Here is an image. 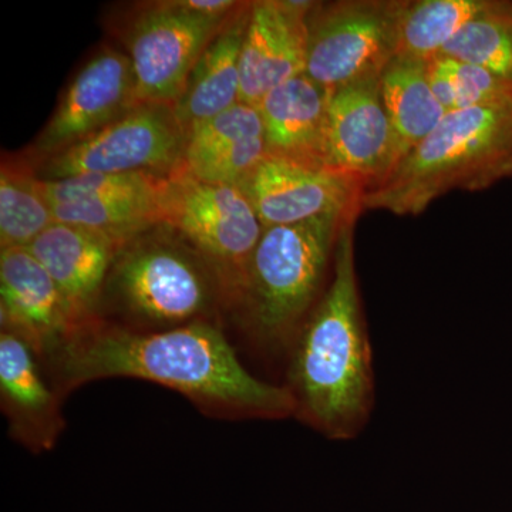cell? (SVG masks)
Instances as JSON below:
<instances>
[{
	"instance_id": "26",
	"label": "cell",
	"mask_w": 512,
	"mask_h": 512,
	"mask_svg": "<svg viewBox=\"0 0 512 512\" xmlns=\"http://www.w3.org/2000/svg\"><path fill=\"white\" fill-rule=\"evenodd\" d=\"M448 62L456 83L457 110L512 106L511 82L476 64L451 57Z\"/></svg>"
},
{
	"instance_id": "13",
	"label": "cell",
	"mask_w": 512,
	"mask_h": 512,
	"mask_svg": "<svg viewBox=\"0 0 512 512\" xmlns=\"http://www.w3.org/2000/svg\"><path fill=\"white\" fill-rule=\"evenodd\" d=\"M0 322L45 360L79 329L52 276L26 248L0 251Z\"/></svg>"
},
{
	"instance_id": "9",
	"label": "cell",
	"mask_w": 512,
	"mask_h": 512,
	"mask_svg": "<svg viewBox=\"0 0 512 512\" xmlns=\"http://www.w3.org/2000/svg\"><path fill=\"white\" fill-rule=\"evenodd\" d=\"M185 131L173 107L137 104L113 123L43 161L42 180L82 174H168L183 164Z\"/></svg>"
},
{
	"instance_id": "23",
	"label": "cell",
	"mask_w": 512,
	"mask_h": 512,
	"mask_svg": "<svg viewBox=\"0 0 512 512\" xmlns=\"http://www.w3.org/2000/svg\"><path fill=\"white\" fill-rule=\"evenodd\" d=\"M440 55L476 64L512 83V2L488 0Z\"/></svg>"
},
{
	"instance_id": "24",
	"label": "cell",
	"mask_w": 512,
	"mask_h": 512,
	"mask_svg": "<svg viewBox=\"0 0 512 512\" xmlns=\"http://www.w3.org/2000/svg\"><path fill=\"white\" fill-rule=\"evenodd\" d=\"M262 136L264 124L258 107L235 104L187 131L183 163L191 167L235 144Z\"/></svg>"
},
{
	"instance_id": "21",
	"label": "cell",
	"mask_w": 512,
	"mask_h": 512,
	"mask_svg": "<svg viewBox=\"0 0 512 512\" xmlns=\"http://www.w3.org/2000/svg\"><path fill=\"white\" fill-rule=\"evenodd\" d=\"M488 0H416L407 5L397 56L427 62L487 6Z\"/></svg>"
},
{
	"instance_id": "19",
	"label": "cell",
	"mask_w": 512,
	"mask_h": 512,
	"mask_svg": "<svg viewBox=\"0 0 512 512\" xmlns=\"http://www.w3.org/2000/svg\"><path fill=\"white\" fill-rule=\"evenodd\" d=\"M380 92L402 161L439 126L447 111L431 92L426 62L420 60L394 57L380 76Z\"/></svg>"
},
{
	"instance_id": "11",
	"label": "cell",
	"mask_w": 512,
	"mask_h": 512,
	"mask_svg": "<svg viewBox=\"0 0 512 512\" xmlns=\"http://www.w3.org/2000/svg\"><path fill=\"white\" fill-rule=\"evenodd\" d=\"M137 106L130 60L106 47L94 53L67 84L56 110L33 143L37 160L62 153Z\"/></svg>"
},
{
	"instance_id": "3",
	"label": "cell",
	"mask_w": 512,
	"mask_h": 512,
	"mask_svg": "<svg viewBox=\"0 0 512 512\" xmlns=\"http://www.w3.org/2000/svg\"><path fill=\"white\" fill-rule=\"evenodd\" d=\"M512 175V106L450 111L362 197L363 210L419 215L454 190L478 191Z\"/></svg>"
},
{
	"instance_id": "22",
	"label": "cell",
	"mask_w": 512,
	"mask_h": 512,
	"mask_svg": "<svg viewBox=\"0 0 512 512\" xmlns=\"http://www.w3.org/2000/svg\"><path fill=\"white\" fill-rule=\"evenodd\" d=\"M158 194L160 190L150 195L66 202L50 205V208L55 222L92 229L124 245L156 225H161Z\"/></svg>"
},
{
	"instance_id": "2",
	"label": "cell",
	"mask_w": 512,
	"mask_h": 512,
	"mask_svg": "<svg viewBox=\"0 0 512 512\" xmlns=\"http://www.w3.org/2000/svg\"><path fill=\"white\" fill-rule=\"evenodd\" d=\"M342 222L333 275L288 352V387L295 416L330 440L355 439L373 409L372 348L355 265V222Z\"/></svg>"
},
{
	"instance_id": "4",
	"label": "cell",
	"mask_w": 512,
	"mask_h": 512,
	"mask_svg": "<svg viewBox=\"0 0 512 512\" xmlns=\"http://www.w3.org/2000/svg\"><path fill=\"white\" fill-rule=\"evenodd\" d=\"M356 211L264 229L237 305L259 345L291 348L322 289L342 222Z\"/></svg>"
},
{
	"instance_id": "27",
	"label": "cell",
	"mask_w": 512,
	"mask_h": 512,
	"mask_svg": "<svg viewBox=\"0 0 512 512\" xmlns=\"http://www.w3.org/2000/svg\"><path fill=\"white\" fill-rule=\"evenodd\" d=\"M427 80H429L431 92L440 101L447 113L457 110V90L451 73L448 57L437 55L426 62Z\"/></svg>"
},
{
	"instance_id": "6",
	"label": "cell",
	"mask_w": 512,
	"mask_h": 512,
	"mask_svg": "<svg viewBox=\"0 0 512 512\" xmlns=\"http://www.w3.org/2000/svg\"><path fill=\"white\" fill-rule=\"evenodd\" d=\"M161 225L180 235L214 269L227 303L237 306L264 227L238 185L198 180L184 164L165 174Z\"/></svg>"
},
{
	"instance_id": "1",
	"label": "cell",
	"mask_w": 512,
	"mask_h": 512,
	"mask_svg": "<svg viewBox=\"0 0 512 512\" xmlns=\"http://www.w3.org/2000/svg\"><path fill=\"white\" fill-rule=\"evenodd\" d=\"M47 362L60 394L97 380L130 377L183 394L211 416H295L288 387L251 375L215 323L137 330L97 319L77 329Z\"/></svg>"
},
{
	"instance_id": "18",
	"label": "cell",
	"mask_w": 512,
	"mask_h": 512,
	"mask_svg": "<svg viewBox=\"0 0 512 512\" xmlns=\"http://www.w3.org/2000/svg\"><path fill=\"white\" fill-rule=\"evenodd\" d=\"M251 3H239L192 69L183 96L174 106L185 134L195 124L239 103L241 53Z\"/></svg>"
},
{
	"instance_id": "17",
	"label": "cell",
	"mask_w": 512,
	"mask_h": 512,
	"mask_svg": "<svg viewBox=\"0 0 512 512\" xmlns=\"http://www.w3.org/2000/svg\"><path fill=\"white\" fill-rule=\"evenodd\" d=\"M330 90L306 73L266 93L258 104L268 156L330 168L328 109Z\"/></svg>"
},
{
	"instance_id": "14",
	"label": "cell",
	"mask_w": 512,
	"mask_h": 512,
	"mask_svg": "<svg viewBox=\"0 0 512 512\" xmlns=\"http://www.w3.org/2000/svg\"><path fill=\"white\" fill-rule=\"evenodd\" d=\"M315 2L259 0L251 3L241 53L239 103L258 107L265 94L305 73L309 10Z\"/></svg>"
},
{
	"instance_id": "20",
	"label": "cell",
	"mask_w": 512,
	"mask_h": 512,
	"mask_svg": "<svg viewBox=\"0 0 512 512\" xmlns=\"http://www.w3.org/2000/svg\"><path fill=\"white\" fill-rule=\"evenodd\" d=\"M52 208L42 192V178L22 158L3 157L0 168V247L28 248L50 225Z\"/></svg>"
},
{
	"instance_id": "5",
	"label": "cell",
	"mask_w": 512,
	"mask_h": 512,
	"mask_svg": "<svg viewBox=\"0 0 512 512\" xmlns=\"http://www.w3.org/2000/svg\"><path fill=\"white\" fill-rule=\"evenodd\" d=\"M150 231L121 247L104 295L140 323L137 330L214 323L218 303H227L214 269L184 239Z\"/></svg>"
},
{
	"instance_id": "10",
	"label": "cell",
	"mask_w": 512,
	"mask_h": 512,
	"mask_svg": "<svg viewBox=\"0 0 512 512\" xmlns=\"http://www.w3.org/2000/svg\"><path fill=\"white\" fill-rule=\"evenodd\" d=\"M238 187L264 229L363 210L366 190L352 175L268 154Z\"/></svg>"
},
{
	"instance_id": "16",
	"label": "cell",
	"mask_w": 512,
	"mask_h": 512,
	"mask_svg": "<svg viewBox=\"0 0 512 512\" xmlns=\"http://www.w3.org/2000/svg\"><path fill=\"white\" fill-rule=\"evenodd\" d=\"M40 357L15 333H0V402L9 433L33 453H47L62 436L60 394L43 377Z\"/></svg>"
},
{
	"instance_id": "12",
	"label": "cell",
	"mask_w": 512,
	"mask_h": 512,
	"mask_svg": "<svg viewBox=\"0 0 512 512\" xmlns=\"http://www.w3.org/2000/svg\"><path fill=\"white\" fill-rule=\"evenodd\" d=\"M400 148L380 92V77L330 92L328 164L367 188L400 163ZM365 190V191H366Z\"/></svg>"
},
{
	"instance_id": "15",
	"label": "cell",
	"mask_w": 512,
	"mask_h": 512,
	"mask_svg": "<svg viewBox=\"0 0 512 512\" xmlns=\"http://www.w3.org/2000/svg\"><path fill=\"white\" fill-rule=\"evenodd\" d=\"M121 247L100 232L55 222L26 249L52 276L80 329L97 320V308Z\"/></svg>"
},
{
	"instance_id": "8",
	"label": "cell",
	"mask_w": 512,
	"mask_h": 512,
	"mask_svg": "<svg viewBox=\"0 0 512 512\" xmlns=\"http://www.w3.org/2000/svg\"><path fill=\"white\" fill-rule=\"evenodd\" d=\"M229 15H202L181 0L153 3L138 12L126 37L136 103L174 109L192 69Z\"/></svg>"
},
{
	"instance_id": "7",
	"label": "cell",
	"mask_w": 512,
	"mask_h": 512,
	"mask_svg": "<svg viewBox=\"0 0 512 512\" xmlns=\"http://www.w3.org/2000/svg\"><path fill=\"white\" fill-rule=\"evenodd\" d=\"M407 5L409 0L313 3L305 73L330 92L382 76L399 52Z\"/></svg>"
},
{
	"instance_id": "25",
	"label": "cell",
	"mask_w": 512,
	"mask_h": 512,
	"mask_svg": "<svg viewBox=\"0 0 512 512\" xmlns=\"http://www.w3.org/2000/svg\"><path fill=\"white\" fill-rule=\"evenodd\" d=\"M165 174H82L62 180H42L47 204L103 201L110 198L156 194Z\"/></svg>"
}]
</instances>
